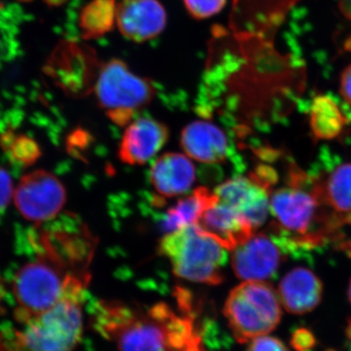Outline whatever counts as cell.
Instances as JSON below:
<instances>
[{"label":"cell","mask_w":351,"mask_h":351,"mask_svg":"<svg viewBox=\"0 0 351 351\" xmlns=\"http://www.w3.org/2000/svg\"><path fill=\"white\" fill-rule=\"evenodd\" d=\"M188 351H204V350H203V346H200V348H193V350H189Z\"/></svg>","instance_id":"cell-31"},{"label":"cell","mask_w":351,"mask_h":351,"mask_svg":"<svg viewBox=\"0 0 351 351\" xmlns=\"http://www.w3.org/2000/svg\"><path fill=\"white\" fill-rule=\"evenodd\" d=\"M346 123L343 110L329 96L314 99L311 108V125L314 136L328 140L337 137Z\"/></svg>","instance_id":"cell-19"},{"label":"cell","mask_w":351,"mask_h":351,"mask_svg":"<svg viewBox=\"0 0 351 351\" xmlns=\"http://www.w3.org/2000/svg\"><path fill=\"white\" fill-rule=\"evenodd\" d=\"M8 151L16 163L21 165H31L40 156L38 145L27 136L16 137Z\"/></svg>","instance_id":"cell-21"},{"label":"cell","mask_w":351,"mask_h":351,"mask_svg":"<svg viewBox=\"0 0 351 351\" xmlns=\"http://www.w3.org/2000/svg\"><path fill=\"white\" fill-rule=\"evenodd\" d=\"M18 1H21V2H31V1H32V0H18Z\"/></svg>","instance_id":"cell-33"},{"label":"cell","mask_w":351,"mask_h":351,"mask_svg":"<svg viewBox=\"0 0 351 351\" xmlns=\"http://www.w3.org/2000/svg\"><path fill=\"white\" fill-rule=\"evenodd\" d=\"M323 286L311 269L297 267L279 284L278 297L284 308L293 314L311 313L322 299Z\"/></svg>","instance_id":"cell-15"},{"label":"cell","mask_w":351,"mask_h":351,"mask_svg":"<svg viewBox=\"0 0 351 351\" xmlns=\"http://www.w3.org/2000/svg\"><path fill=\"white\" fill-rule=\"evenodd\" d=\"M216 201V195L209 189H196L191 195L168 210L162 221L163 230L169 233L184 226L196 225L203 213Z\"/></svg>","instance_id":"cell-18"},{"label":"cell","mask_w":351,"mask_h":351,"mask_svg":"<svg viewBox=\"0 0 351 351\" xmlns=\"http://www.w3.org/2000/svg\"><path fill=\"white\" fill-rule=\"evenodd\" d=\"M288 253L280 233H255L233 250L235 276L243 281H265L276 274L284 254Z\"/></svg>","instance_id":"cell-10"},{"label":"cell","mask_w":351,"mask_h":351,"mask_svg":"<svg viewBox=\"0 0 351 351\" xmlns=\"http://www.w3.org/2000/svg\"><path fill=\"white\" fill-rule=\"evenodd\" d=\"M278 294L263 281H244L226 299L223 314L235 339L246 343L274 331L281 319Z\"/></svg>","instance_id":"cell-6"},{"label":"cell","mask_w":351,"mask_h":351,"mask_svg":"<svg viewBox=\"0 0 351 351\" xmlns=\"http://www.w3.org/2000/svg\"><path fill=\"white\" fill-rule=\"evenodd\" d=\"M181 145L186 156L207 164L223 162L230 149L226 134L207 121H195L186 126L182 132Z\"/></svg>","instance_id":"cell-16"},{"label":"cell","mask_w":351,"mask_h":351,"mask_svg":"<svg viewBox=\"0 0 351 351\" xmlns=\"http://www.w3.org/2000/svg\"><path fill=\"white\" fill-rule=\"evenodd\" d=\"M348 298H350V301L351 302V281L350 284V288H348Z\"/></svg>","instance_id":"cell-32"},{"label":"cell","mask_w":351,"mask_h":351,"mask_svg":"<svg viewBox=\"0 0 351 351\" xmlns=\"http://www.w3.org/2000/svg\"><path fill=\"white\" fill-rule=\"evenodd\" d=\"M339 92L346 103L351 107V64L343 71L339 80Z\"/></svg>","instance_id":"cell-26"},{"label":"cell","mask_w":351,"mask_h":351,"mask_svg":"<svg viewBox=\"0 0 351 351\" xmlns=\"http://www.w3.org/2000/svg\"><path fill=\"white\" fill-rule=\"evenodd\" d=\"M269 208L278 223L277 230L287 240L291 253L311 250L325 241L326 235L316 223L335 232L346 225L345 219L338 216L325 217L322 211L328 207L321 201L313 177L302 171H291L288 186L272 193Z\"/></svg>","instance_id":"cell-2"},{"label":"cell","mask_w":351,"mask_h":351,"mask_svg":"<svg viewBox=\"0 0 351 351\" xmlns=\"http://www.w3.org/2000/svg\"><path fill=\"white\" fill-rule=\"evenodd\" d=\"M66 1H68V0H44V2L51 7L63 5V4L66 3Z\"/></svg>","instance_id":"cell-28"},{"label":"cell","mask_w":351,"mask_h":351,"mask_svg":"<svg viewBox=\"0 0 351 351\" xmlns=\"http://www.w3.org/2000/svg\"><path fill=\"white\" fill-rule=\"evenodd\" d=\"M93 90L101 110L119 126L128 125L156 94L151 80L132 73L119 59L99 64Z\"/></svg>","instance_id":"cell-7"},{"label":"cell","mask_w":351,"mask_h":351,"mask_svg":"<svg viewBox=\"0 0 351 351\" xmlns=\"http://www.w3.org/2000/svg\"><path fill=\"white\" fill-rule=\"evenodd\" d=\"M174 311L156 304L147 311L119 302L99 301L91 311L93 327L119 351H173L169 321Z\"/></svg>","instance_id":"cell-4"},{"label":"cell","mask_w":351,"mask_h":351,"mask_svg":"<svg viewBox=\"0 0 351 351\" xmlns=\"http://www.w3.org/2000/svg\"><path fill=\"white\" fill-rule=\"evenodd\" d=\"M14 196L22 216L36 223H43L57 217L66 200L63 184L43 170L25 175Z\"/></svg>","instance_id":"cell-9"},{"label":"cell","mask_w":351,"mask_h":351,"mask_svg":"<svg viewBox=\"0 0 351 351\" xmlns=\"http://www.w3.org/2000/svg\"><path fill=\"white\" fill-rule=\"evenodd\" d=\"M313 179L325 206L351 225V163H336Z\"/></svg>","instance_id":"cell-17"},{"label":"cell","mask_w":351,"mask_h":351,"mask_svg":"<svg viewBox=\"0 0 351 351\" xmlns=\"http://www.w3.org/2000/svg\"><path fill=\"white\" fill-rule=\"evenodd\" d=\"M341 247H343V250H345L346 253L350 255V257H351V239L343 242V245H341Z\"/></svg>","instance_id":"cell-29"},{"label":"cell","mask_w":351,"mask_h":351,"mask_svg":"<svg viewBox=\"0 0 351 351\" xmlns=\"http://www.w3.org/2000/svg\"><path fill=\"white\" fill-rule=\"evenodd\" d=\"M339 5L343 15L351 20V0H339Z\"/></svg>","instance_id":"cell-27"},{"label":"cell","mask_w":351,"mask_h":351,"mask_svg":"<svg viewBox=\"0 0 351 351\" xmlns=\"http://www.w3.org/2000/svg\"><path fill=\"white\" fill-rule=\"evenodd\" d=\"M117 4L115 0H94L83 9L80 25L85 38H97L112 29Z\"/></svg>","instance_id":"cell-20"},{"label":"cell","mask_w":351,"mask_h":351,"mask_svg":"<svg viewBox=\"0 0 351 351\" xmlns=\"http://www.w3.org/2000/svg\"><path fill=\"white\" fill-rule=\"evenodd\" d=\"M315 345V339L311 332L306 329H299L292 338V346L298 351H308Z\"/></svg>","instance_id":"cell-25"},{"label":"cell","mask_w":351,"mask_h":351,"mask_svg":"<svg viewBox=\"0 0 351 351\" xmlns=\"http://www.w3.org/2000/svg\"><path fill=\"white\" fill-rule=\"evenodd\" d=\"M87 281L71 279L62 299L45 313L0 332V351H73L82 336Z\"/></svg>","instance_id":"cell-1"},{"label":"cell","mask_w":351,"mask_h":351,"mask_svg":"<svg viewBox=\"0 0 351 351\" xmlns=\"http://www.w3.org/2000/svg\"><path fill=\"white\" fill-rule=\"evenodd\" d=\"M167 15L158 0H121L115 24L124 38L142 43L156 38L165 27Z\"/></svg>","instance_id":"cell-11"},{"label":"cell","mask_w":351,"mask_h":351,"mask_svg":"<svg viewBox=\"0 0 351 351\" xmlns=\"http://www.w3.org/2000/svg\"><path fill=\"white\" fill-rule=\"evenodd\" d=\"M346 336H348V339H350L351 350V321L348 323V329H346Z\"/></svg>","instance_id":"cell-30"},{"label":"cell","mask_w":351,"mask_h":351,"mask_svg":"<svg viewBox=\"0 0 351 351\" xmlns=\"http://www.w3.org/2000/svg\"><path fill=\"white\" fill-rule=\"evenodd\" d=\"M189 15L198 20L213 17L223 10L226 0H184Z\"/></svg>","instance_id":"cell-22"},{"label":"cell","mask_w":351,"mask_h":351,"mask_svg":"<svg viewBox=\"0 0 351 351\" xmlns=\"http://www.w3.org/2000/svg\"><path fill=\"white\" fill-rule=\"evenodd\" d=\"M40 240L36 260L23 267L13 280V294L18 304L15 316L20 323L54 306L63 297L73 274H87L76 269L49 232H40Z\"/></svg>","instance_id":"cell-3"},{"label":"cell","mask_w":351,"mask_h":351,"mask_svg":"<svg viewBox=\"0 0 351 351\" xmlns=\"http://www.w3.org/2000/svg\"><path fill=\"white\" fill-rule=\"evenodd\" d=\"M169 138L167 127L149 117L131 121L120 142L119 156L129 165L147 163L160 151Z\"/></svg>","instance_id":"cell-12"},{"label":"cell","mask_w":351,"mask_h":351,"mask_svg":"<svg viewBox=\"0 0 351 351\" xmlns=\"http://www.w3.org/2000/svg\"><path fill=\"white\" fill-rule=\"evenodd\" d=\"M159 251L180 278L207 285L223 282L226 249L196 225L167 233L161 240Z\"/></svg>","instance_id":"cell-5"},{"label":"cell","mask_w":351,"mask_h":351,"mask_svg":"<svg viewBox=\"0 0 351 351\" xmlns=\"http://www.w3.org/2000/svg\"><path fill=\"white\" fill-rule=\"evenodd\" d=\"M247 351H289L280 339L274 337L262 336L252 339Z\"/></svg>","instance_id":"cell-23"},{"label":"cell","mask_w":351,"mask_h":351,"mask_svg":"<svg viewBox=\"0 0 351 351\" xmlns=\"http://www.w3.org/2000/svg\"><path fill=\"white\" fill-rule=\"evenodd\" d=\"M196 226L226 250L230 251L250 239L256 230L241 215L219 201L218 197L203 213Z\"/></svg>","instance_id":"cell-13"},{"label":"cell","mask_w":351,"mask_h":351,"mask_svg":"<svg viewBox=\"0 0 351 351\" xmlns=\"http://www.w3.org/2000/svg\"><path fill=\"white\" fill-rule=\"evenodd\" d=\"M151 182L156 193L171 198L184 195L195 182V167L189 157L181 154H163L152 166Z\"/></svg>","instance_id":"cell-14"},{"label":"cell","mask_w":351,"mask_h":351,"mask_svg":"<svg viewBox=\"0 0 351 351\" xmlns=\"http://www.w3.org/2000/svg\"><path fill=\"white\" fill-rule=\"evenodd\" d=\"M274 180V171L265 167L249 177L228 180L214 193L219 201L232 207L257 230L269 216V191Z\"/></svg>","instance_id":"cell-8"},{"label":"cell","mask_w":351,"mask_h":351,"mask_svg":"<svg viewBox=\"0 0 351 351\" xmlns=\"http://www.w3.org/2000/svg\"><path fill=\"white\" fill-rule=\"evenodd\" d=\"M12 195V179L5 169L0 167V211L9 204Z\"/></svg>","instance_id":"cell-24"}]
</instances>
